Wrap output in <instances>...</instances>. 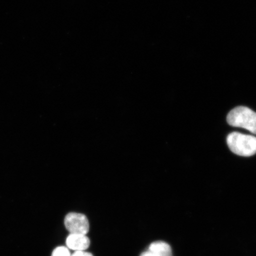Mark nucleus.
Listing matches in <instances>:
<instances>
[{"label":"nucleus","instance_id":"6","mask_svg":"<svg viewBox=\"0 0 256 256\" xmlns=\"http://www.w3.org/2000/svg\"><path fill=\"white\" fill-rule=\"evenodd\" d=\"M52 256H72V255L68 248L64 246H60L54 250Z\"/></svg>","mask_w":256,"mask_h":256},{"label":"nucleus","instance_id":"7","mask_svg":"<svg viewBox=\"0 0 256 256\" xmlns=\"http://www.w3.org/2000/svg\"><path fill=\"white\" fill-rule=\"evenodd\" d=\"M72 256H94L90 252H86L85 251L75 252Z\"/></svg>","mask_w":256,"mask_h":256},{"label":"nucleus","instance_id":"1","mask_svg":"<svg viewBox=\"0 0 256 256\" xmlns=\"http://www.w3.org/2000/svg\"><path fill=\"white\" fill-rule=\"evenodd\" d=\"M227 144L231 151L236 155L250 156L256 154V137L239 132L229 134Z\"/></svg>","mask_w":256,"mask_h":256},{"label":"nucleus","instance_id":"4","mask_svg":"<svg viewBox=\"0 0 256 256\" xmlns=\"http://www.w3.org/2000/svg\"><path fill=\"white\" fill-rule=\"evenodd\" d=\"M66 244L72 250L85 251L90 244V241L86 235L70 234L66 238Z\"/></svg>","mask_w":256,"mask_h":256},{"label":"nucleus","instance_id":"5","mask_svg":"<svg viewBox=\"0 0 256 256\" xmlns=\"http://www.w3.org/2000/svg\"><path fill=\"white\" fill-rule=\"evenodd\" d=\"M140 256H172L170 246L164 242H156Z\"/></svg>","mask_w":256,"mask_h":256},{"label":"nucleus","instance_id":"3","mask_svg":"<svg viewBox=\"0 0 256 256\" xmlns=\"http://www.w3.org/2000/svg\"><path fill=\"white\" fill-rule=\"evenodd\" d=\"M64 224L70 234L86 235L89 232L88 220L82 214L69 213L65 218Z\"/></svg>","mask_w":256,"mask_h":256},{"label":"nucleus","instance_id":"2","mask_svg":"<svg viewBox=\"0 0 256 256\" xmlns=\"http://www.w3.org/2000/svg\"><path fill=\"white\" fill-rule=\"evenodd\" d=\"M230 126L244 128L256 134V113L247 107L239 106L234 108L227 116Z\"/></svg>","mask_w":256,"mask_h":256}]
</instances>
